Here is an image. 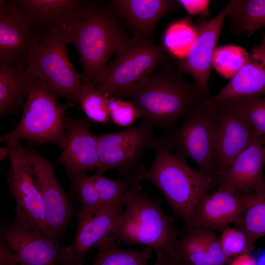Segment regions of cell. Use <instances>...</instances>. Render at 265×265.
<instances>
[{"instance_id": "6da1fadb", "label": "cell", "mask_w": 265, "mask_h": 265, "mask_svg": "<svg viewBox=\"0 0 265 265\" xmlns=\"http://www.w3.org/2000/svg\"><path fill=\"white\" fill-rule=\"evenodd\" d=\"M110 97L130 99L140 120L164 132L176 128L188 110L208 99L197 84L187 81L177 69L167 63L159 72L118 90Z\"/></svg>"}, {"instance_id": "7a4b0ae2", "label": "cell", "mask_w": 265, "mask_h": 265, "mask_svg": "<svg viewBox=\"0 0 265 265\" xmlns=\"http://www.w3.org/2000/svg\"><path fill=\"white\" fill-rule=\"evenodd\" d=\"M152 148L154 161L142 181L156 186L173 212L186 223L200 198L218 186L219 178L192 168L186 158L175 155L160 137L154 140Z\"/></svg>"}, {"instance_id": "3957f363", "label": "cell", "mask_w": 265, "mask_h": 265, "mask_svg": "<svg viewBox=\"0 0 265 265\" xmlns=\"http://www.w3.org/2000/svg\"><path fill=\"white\" fill-rule=\"evenodd\" d=\"M125 210L109 237L125 245L143 244L173 257L181 234L160 201L151 198L138 184L132 185L124 199Z\"/></svg>"}, {"instance_id": "277c9868", "label": "cell", "mask_w": 265, "mask_h": 265, "mask_svg": "<svg viewBox=\"0 0 265 265\" xmlns=\"http://www.w3.org/2000/svg\"><path fill=\"white\" fill-rule=\"evenodd\" d=\"M121 19L111 4L99 5L67 28L68 44H73L80 55L83 83L96 85L111 55L128 37Z\"/></svg>"}, {"instance_id": "5b68a950", "label": "cell", "mask_w": 265, "mask_h": 265, "mask_svg": "<svg viewBox=\"0 0 265 265\" xmlns=\"http://www.w3.org/2000/svg\"><path fill=\"white\" fill-rule=\"evenodd\" d=\"M67 28L54 29L31 45L25 71L43 82L56 98L66 99L69 105L80 104L82 75L75 70L67 56Z\"/></svg>"}, {"instance_id": "8992f818", "label": "cell", "mask_w": 265, "mask_h": 265, "mask_svg": "<svg viewBox=\"0 0 265 265\" xmlns=\"http://www.w3.org/2000/svg\"><path fill=\"white\" fill-rule=\"evenodd\" d=\"M207 99L188 110L179 127L164 132L160 137L175 155L189 158L199 170L219 178L215 161L218 106Z\"/></svg>"}, {"instance_id": "52a82bcc", "label": "cell", "mask_w": 265, "mask_h": 265, "mask_svg": "<svg viewBox=\"0 0 265 265\" xmlns=\"http://www.w3.org/2000/svg\"><path fill=\"white\" fill-rule=\"evenodd\" d=\"M56 99L43 82L35 79L20 122L12 131L0 135V142L10 146L26 139L38 145L54 143L61 148L66 107Z\"/></svg>"}, {"instance_id": "ba28073f", "label": "cell", "mask_w": 265, "mask_h": 265, "mask_svg": "<svg viewBox=\"0 0 265 265\" xmlns=\"http://www.w3.org/2000/svg\"><path fill=\"white\" fill-rule=\"evenodd\" d=\"M155 128L140 120L137 126L98 136V173L116 171L132 185L139 184L146 171L143 155L152 148Z\"/></svg>"}, {"instance_id": "9c48e42d", "label": "cell", "mask_w": 265, "mask_h": 265, "mask_svg": "<svg viewBox=\"0 0 265 265\" xmlns=\"http://www.w3.org/2000/svg\"><path fill=\"white\" fill-rule=\"evenodd\" d=\"M168 60L163 46L156 45L149 39L128 37L115 53L113 61L106 67L95 86L109 98L118 90L148 77Z\"/></svg>"}, {"instance_id": "30bf717a", "label": "cell", "mask_w": 265, "mask_h": 265, "mask_svg": "<svg viewBox=\"0 0 265 265\" xmlns=\"http://www.w3.org/2000/svg\"><path fill=\"white\" fill-rule=\"evenodd\" d=\"M7 147L10 170L7 181L16 203L14 222L33 226L49 238L42 197L26 160L23 146L19 142Z\"/></svg>"}, {"instance_id": "8fae6325", "label": "cell", "mask_w": 265, "mask_h": 265, "mask_svg": "<svg viewBox=\"0 0 265 265\" xmlns=\"http://www.w3.org/2000/svg\"><path fill=\"white\" fill-rule=\"evenodd\" d=\"M23 150L42 197L49 237L58 239L72 216L70 195L60 185L52 162L32 148L23 146Z\"/></svg>"}, {"instance_id": "7c38bea8", "label": "cell", "mask_w": 265, "mask_h": 265, "mask_svg": "<svg viewBox=\"0 0 265 265\" xmlns=\"http://www.w3.org/2000/svg\"><path fill=\"white\" fill-rule=\"evenodd\" d=\"M31 31L39 41L56 28L66 27L81 20L98 5L88 0H15Z\"/></svg>"}, {"instance_id": "4fadbf2b", "label": "cell", "mask_w": 265, "mask_h": 265, "mask_svg": "<svg viewBox=\"0 0 265 265\" xmlns=\"http://www.w3.org/2000/svg\"><path fill=\"white\" fill-rule=\"evenodd\" d=\"M231 4L228 1L224 8L213 18L200 19L195 24L197 35L186 55L178 59L177 69L182 74L189 73L193 82L210 97L209 81L212 68V57L226 18L229 17Z\"/></svg>"}, {"instance_id": "5bb4252c", "label": "cell", "mask_w": 265, "mask_h": 265, "mask_svg": "<svg viewBox=\"0 0 265 265\" xmlns=\"http://www.w3.org/2000/svg\"><path fill=\"white\" fill-rule=\"evenodd\" d=\"M0 238L10 245L21 265H63L67 247L58 239L50 238L36 228L15 222H4L0 228Z\"/></svg>"}, {"instance_id": "9a60e30c", "label": "cell", "mask_w": 265, "mask_h": 265, "mask_svg": "<svg viewBox=\"0 0 265 265\" xmlns=\"http://www.w3.org/2000/svg\"><path fill=\"white\" fill-rule=\"evenodd\" d=\"M217 105L219 117L215 137V161L219 176L240 153L262 140L263 137L233 103Z\"/></svg>"}, {"instance_id": "2e32d148", "label": "cell", "mask_w": 265, "mask_h": 265, "mask_svg": "<svg viewBox=\"0 0 265 265\" xmlns=\"http://www.w3.org/2000/svg\"><path fill=\"white\" fill-rule=\"evenodd\" d=\"M245 194L219 186L205 193L198 200L186 228L197 227L221 231L230 224L238 226L245 209Z\"/></svg>"}, {"instance_id": "e0dca14e", "label": "cell", "mask_w": 265, "mask_h": 265, "mask_svg": "<svg viewBox=\"0 0 265 265\" xmlns=\"http://www.w3.org/2000/svg\"><path fill=\"white\" fill-rule=\"evenodd\" d=\"M38 42L13 0H0V64L25 71L30 47Z\"/></svg>"}, {"instance_id": "ac0fdd59", "label": "cell", "mask_w": 265, "mask_h": 265, "mask_svg": "<svg viewBox=\"0 0 265 265\" xmlns=\"http://www.w3.org/2000/svg\"><path fill=\"white\" fill-rule=\"evenodd\" d=\"M61 148L57 162L65 171L86 173L88 170L98 169V136L91 132L88 118L65 119Z\"/></svg>"}, {"instance_id": "d6986e66", "label": "cell", "mask_w": 265, "mask_h": 265, "mask_svg": "<svg viewBox=\"0 0 265 265\" xmlns=\"http://www.w3.org/2000/svg\"><path fill=\"white\" fill-rule=\"evenodd\" d=\"M265 164L263 138L243 151L221 171L218 186L242 194L256 192L265 185Z\"/></svg>"}, {"instance_id": "ffe728a7", "label": "cell", "mask_w": 265, "mask_h": 265, "mask_svg": "<svg viewBox=\"0 0 265 265\" xmlns=\"http://www.w3.org/2000/svg\"><path fill=\"white\" fill-rule=\"evenodd\" d=\"M265 95V32L248 62L218 92L207 99L213 104Z\"/></svg>"}, {"instance_id": "44dd1931", "label": "cell", "mask_w": 265, "mask_h": 265, "mask_svg": "<svg viewBox=\"0 0 265 265\" xmlns=\"http://www.w3.org/2000/svg\"><path fill=\"white\" fill-rule=\"evenodd\" d=\"M123 207L102 209L87 217L77 219V230L72 242L67 246L63 265H82L88 250L110 235L123 212Z\"/></svg>"}, {"instance_id": "7402d4cb", "label": "cell", "mask_w": 265, "mask_h": 265, "mask_svg": "<svg viewBox=\"0 0 265 265\" xmlns=\"http://www.w3.org/2000/svg\"><path fill=\"white\" fill-rule=\"evenodd\" d=\"M123 18L132 36L151 40L158 22L180 6L177 0H113L109 1Z\"/></svg>"}, {"instance_id": "603a6c76", "label": "cell", "mask_w": 265, "mask_h": 265, "mask_svg": "<svg viewBox=\"0 0 265 265\" xmlns=\"http://www.w3.org/2000/svg\"><path fill=\"white\" fill-rule=\"evenodd\" d=\"M25 70L0 64V117L15 110L26 100L33 81Z\"/></svg>"}, {"instance_id": "cb8c5ba5", "label": "cell", "mask_w": 265, "mask_h": 265, "mask_svg": "<svg viewBox=\"0 0 265 265\" xmlns=\"http://www.w3.org/2000/svg\"><path fill=\"white\" fill-rule=\"evenodd\" d=\"M231 9L230 32L239 36H252L258 29H265V0H229Z\"/></svg>"}, {"instance_id": "d4e9b609", "label": "cell", "mask_w": 265, "mask_h": 265, "mask_svg": "<svg viewBox=\"0 0 265 265\" xmlns=\"http://www.w3.org/2000/svg\"><path fill=\"white\" fill-rule=\"evenodd\" d=\"M98 253L92 265H148L152 254V248L141 250L126 249L118 245L109 235L94 247Z\"/></svg>"}, {"instance_id": "484cf974", "label": "cell", "mask_w": 265, "mask_h": 265, "mask_svg": "<svg viewBox=\"0 0 265 265\" xmlns=\"http://www.w3.org/2000/svg\"><path fill=\"white\" fill-rule=\"evenodd\" d=\"M246 205L238 228L246 235L249 246L265 236V185L260 190L245 194Z\"/></svg>"}, {"instance_id": "4316f807", "label": "cell", "mask_w": 265, "mask_h": 265, "mask_svg": "<svg viewBox=\"0 0 265 265\" xmlns=\"http://www.w3.org/2000/svg\"><path fill=\"white\" fill-rule=\"evenodd\" d=\"M172 257L180 262L191 265H211L207 253L204 228H186L178 238Z\"/></svg>"}, {"instance_id": "83f0119b", "label": "cell", "mask_w": 265, "mask_h": 265, "mask_svg": "<svg viewBox=\"0 0 265 265\" xmlns=\"http://www.w3.org/2000/svg\"><path fill=\"white\" fill-rule=\"evenodd\" d=\"M66 174L71 182L72 192L80 205L77 219L87 217L103 209L92 175L69 171H66Z\"/></svg>"}, {"instance_id": "f1b7e54d", "label": "cell", "mask_w": 265, "mask_h": 265, "mask_svg": "<svg viewBox=\"0 0 265 265\" xmlns=\"http://www.w3.org/2000/svg\"><path fill=\"white\" fill-rule=\"evenodd\" d=\"M197 35L195 24L186 17L171 23L163 36V47L178 59L188 53Z\"/></svg>"}, {"instance_id": "f546056e", "label": "cell", "mask_w": 265, "mask_h": 265, "mask_svg": "<svg viewBox=\"0 0 265 265\" xmlns=\"http://www.w3.org/2000/svg\"><path fill=\"white\" fill-rule=\"evenodd\" d=\"M250 56V54L239 46H217L212 57V68L223 77L231 80L248 62Z\"/></svg>"}, {"instance_id": "4dcf8cb0", "label": "cell", "mask_w": 265, "mask_h": 265, "mask_svg": "<svg viewBox=\"0 0 265 265\" xmlns=\"http://www.w3.org/2000/svg\"><path fill=\"white\" fill-rule=\"evenodd\" d=\"M104 174L92 175L103 209L124 207L125 197L132 184L121 178L112 179Z\"/></svg>"}, {"instance_id": "1f68e13d", "label": "cell", "mask_w": 265, "mask_h": 265, "mask_svg": "<svg viewBox=\"0 0 265 265\" xmlns=\"http://www.w3.org/2000/svg\"><path fill=\"white\" fill-rule=\"evenodd\" d=\"M108 98L94 84L83 83L79 104L89 120L106 124L110 117L107 106Z\"/></svg>"}, {"instance_id": "d6a6232c", "label": "cell", "mask_w": 265, "mask_h": 265, "mask_svg": "<svg viewBox=\"0 0 265 265\" xmlns=\"http://www.w3.org/2000/svg\"><path fill=\"white\" fill-rule=\"evenodd\" d=\"M230 102L236 106L257 133L265 137V95Z\"/></svg>"}, {"instance_id": "836d02e7", "label": "cell", "mask_w": 265, "mask_h": 265, "mask_svg": "<svg viewBox=\"0 0 265 265\" xmlns=\"http://www.w3.org/2000/svg\"><path fill=\"white\" fill-rule=\"evenodd\" d=\"M220 241L224 255L230 259L244 253L250 254L254 249L249 246L245 233L236 227L228 226L222 230Z\"/></svg>"}, {"instance_id": "e575fe53", "label": "cell", "mask_w": 265, "mask_h": 265, "mask_svg": "<svg viewBox=\"0 0 265 265\" xmlns=\"http://www.w3.org/2000/svg\"><path fill=\"white\" fill-rule=\"evenodd\" d=\"M107 106L109 117L119 127H131L136 119L139 118V111L131 101L110 97Z\"/></svg>"}, {"instance_id": "d590c367", "label": "cell", "mask_w": 265, "mask_h": 265, "mask_svg": "<svg viewBox=\"0 0 265 265\" xmlns=\"http://www.w3.org/2000/svg\"><path fill=\"white\" fill-rule=\"evenodd\" d=\"M190 14L199 15L204 19L209 16V0H177Z\"/></svg>"}, {"instance_id": "8d00e7d4", "label": "cell", "mask_w": 265, "mask_h": 265, "mask_svg": "<svg viewBox=\"0 0 265 265\" xmlns=\"http://www.w3.org/2000/svg\"><path fill=\"white\" fill-rule=\"evenodd\" d=\"M20 264L19 259L8 243L0 239V265H13Z\"/></svg>"}, {"instance_id": "74e56055", "label": "cell", "mask_w": 265, "mask_h": 265, "mask_svg": "<svg viewBox=\"0 0 265 265\" xmlns=\"http://www.w3.org/2000/svg\"><path fill=\"white\" fill-rule=\"evenodd\" d=\"M228 265H257L256 259L248 253H244L234 258Z\"/></svg>"}, {"instance_id": "f35d334b", "label": "cell", "mask_w": 265, "mask_h": 265, "mask_svg": "<svg viewBox=\"0 0 265 265\" xmlns=\"http://www.w3.org/2000/svg\"><path fill=\"white\" fill-rule=\"evenodd\" d=\"M156 252V259L153 265H165V254L162 251Z\"/></svg>"}, {"instance_id": "ab89813d", "label": "cell", "mask_w": 265, "mask_h": 265, "mask_svg": "<svg viewBox=\"0 0 265 265\" xmlns=\"http://www.w3.org/2000/svg\"><path fill=\"white\" fill-rule=\"evenodd\" d=\"M10 149L8 147H1L0 148V160H2L6 157H8Z\"/></svg>"}, {"instance_id": "60d3db41", "label": "cell", "mask_w": 265, "mask_h": 265, "mask_svg": "<svg viewBox=\"0 0 265 265\" xmlns=\"http://www.w3.org/2000/svg\"><path fill=\"white\" fill-rule=\"evenodd\" d=\"M165 265H182L179 261L171 256L165 255Z\"/></svg>"}, {"instance_id": "b9f144b4", "label": "cell", "mask_w": 265, "mask_h": 265, "mask_svg": "<svg viewBox=\"0 0 265 265\" xmlns=\"http://www.w3.org/2000/svg\"><path fill=\"white\" fill-rule=\"evenodd\" d=\"M256 261L257 265H265V251L260 255Z\"/></svg>"}, {"instance_id": "7bdbcfd3", "label": "cell", "mask_w": 265, "mask_h": 265, "mask_svg": "<svg viewBox=\"0 0 265 265\" xmlns=\"http://www.w3.org/2000/svg\"><path fill=\"white\" fill-rule=\"evenodd\" d=\"M182 265H191L188 263H181L180 262Z\"/></svg>"}, {"instance_id": "ee69618b", "label": "cell", "mask_w": 265, "mask_h": 265, "mask_svg": "<svg viewBox=\"0 0 265 265\" xmlns=\"http://www.w3.org/2000/svg\"><path fill=\"white\" fill-rule=\"evenodd\" d=\"M263 138L264 145L265 147V137H263Z\"/></svg>"}, {"instance_id": "f6af8a7d", "label": "cell", "mask_w": 265, "mask_h": 265, "mask_svg": "<svg viewBox=\"0 0 265 265\" xmlns=\"http://www.w3.org/2000/svg\"><path fill=\"white\" fill-rule=\"evenodd\" d=\"M13 265H21L20 264H16Z\"/></svg>"}]
</instances>
